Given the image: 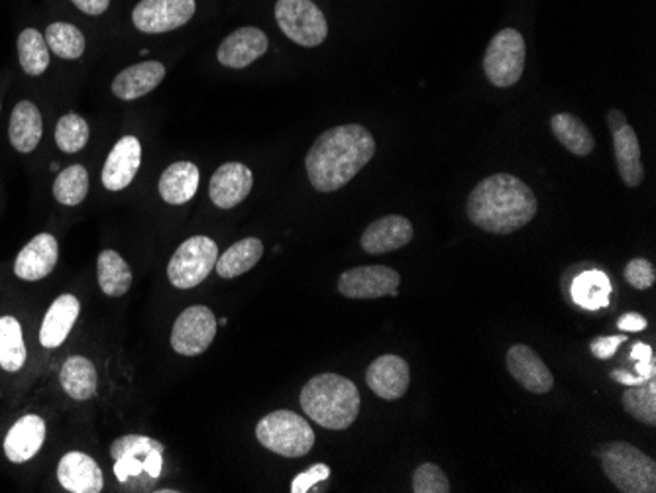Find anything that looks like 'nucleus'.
<instances>
[{
    "instance_id": "obj_1",
    "label": "nucleus",
    "mask_w": 656,
    "mask_h": 493,
    "mask_svg": "<svg viewBox=\"0 0 656 493\" xmlns=\"http://www.w3.org/2000/svg\"><path fill=\"white\" fill-rule=\"evenodd\" d=\"M375 154L372 132L362 124H344L314 140L305 159L309 181L321 193H333L350 183Z\"/></svg>"
},
{
    "instance_id": "obj_2",
    "label": "nucleus",
    "mask_w": 656,
    "mask_h": 493,
    "mask_svg": "<svg viewBox=\"0 0 656 493\" xmlns=\"http://www.w3.org/2000/svg\"><path fill=\"white\" fill-rule=\"evenodd\" d=\"M472 225L491 235H511L537 215V197L529 185L510 173L481 179L466 203Z\"/></svg>"
},
{
    "instance_id": "obj_3",
    "label": "nucleus",
    "mask_w": 656,
    "mask_h": 493,
    "mask_svg": "<svg viewBox=\"0 0 656 493\" xmlns=\"http://www.w3.org/2000/svg\"><path fill=\"white\" fill-rule=\"evenodd\" d=\"M362 397L350 380L338 374L314 375L301 392L305 413L331 431H344L358 419Z\"/></svg>"
},
{
    "instance_id": "obj_4",
    "label": "nucleus",
    "mask_w": 656,
    "mask_h": 493,
    "mask_svg": "<svg viewBox=\"0 0 656 493\" xmlns=\"http://www.w3.org/2000/svg\"><path fill=\"white\" fill-rule=\"evenodd\" d=\"M599 462L609 482L623 493H655L656 462L633 444L616 441L601 446Z\"/></svg>"
},
{
    "instance_id": "obj_5",
    "label": "nucleus",
    "mask_w": 656,
    "mask_h": 493,
    "mask_svg": "<svg viewBox=\"0 0 656 493\" xmlns=\"http://www.w3.org/2000/svg\"><path fill=\"white\" fill-rule=\"evenodd\" d=\"M255 436L267 450L284 458H299L311 453L314 431L301 414L294 411H274L265 414L255 426Z\"/></svg>"
},
{
    "instance_id": "obj_6",
    "label": "nucleus",
    "mask_w": 656,
    "mask_h": 493,
    "mask_svg": "<svg viewBox=\"0 0 656 493\" xmlns=\"http://www.w3.org/2000/svg\"><path fill=\"white\" fill-rule=\"evenodd\" d=\"M275 21L289 40L314 48L329 36V22L313 0H277Z\"/></svg>"
},
{
    "instance_id": "obj_7",
    "label": "nucleus",
    "mask_w": 656,
    "mask_h": 493,
    "mask_svg": "<svg viewBox=\"0 0 656 493\" xmlns=\"http://www.w3.org/2000/svg\"><path fill=\"white\" fill-rule=\"evenodd\" d=\"M218 260V246L215 240L206 237H193L177 248L169 260L167 277L177 289H191L201 286L208 274L215 269Z\"/></svg>"
},
{
    "instance_id": "obj_8",
    "label": "nucleus",
    "mask_w": 656,
    "mask_h": 493,
    "mask_svg": "<svg viewBox=\"0 0 656 493\" xmlns=\"http://www.w3.org/2000/svg\"><path fill=\"white\" fill-rule=\"evenodd\" d=\"M527 48L520 32L513 28L498 32L484 56V71L496 87H513L525 71Z\"/></svg>"
},
{
    "instance_id": "obj_9",
    "label": "nucleus",
    "mask_w": 656,
    "mask_h": 493,
    "mask_svg": "<svg viewBox=\"0 0 656 493\" xmlns=\"http://www.w3.org/2000/svg\"><path fill=\"white\" fill-rule=\"evenodd\" d=\"M216 336V316L205 305H193L177 316L171 330V346L177 354L199 356L213 345Z\"/></svg>"
},
{
    "instance_id": "obj_10",
    "label": "nucleus",
    "mask_w": 656,
    "mask_h": 493,
    "mask_svg": "<svg viewBox=\"0 0 656 493\" xmlns=\"http://www.w3.org/2000/svg\"><path fill=\"white\" fill-rule=\"evenodd\" d=\"M195 11V0H140L132 22L144 34H166L186 26Z\"/></svg>"
},
{
    "instance_id": "obj_11",
    "label": "nucleus",
    "mask_w": 656,
    "mask_h": 493,
    "mask_svg": "<svg viewBox=\"0 0 656 493\" xmlns=\"http://www.w3.org/2000/svg\"><path fill=\"white\" fill-rule=\"evenodd\" d=\"M338 291L346 299H378L399 293V274L387 266L346 269L338 279Z\"/></svg>"
},
{
    "instance_id": "obj_12",
    "label": "nucleus",
    "mask_w": 656,
    "mask_h": 493,
    "mask_svg": "<svg viewBox=\"0 0 656 493\" xmlns=\"http://www.w3.org/2000/svg\"><path fill=\"white\" fill-rule=\"evenodd\" d=\"M366 384L385 401H397L409 389L412 370L402 356H380L368 368Z\"/></svg>"
},
{
    "instance_id": "obj_13",
    "label": "nucleus",
    "mask_w": 656,
    "mask_h": 493,
    "mask_svg": "<svg viewBox=\"0 0 656 493\" xmlns=\"http://www.w3.org/2000/svg\"><path fill=\"white\" fill-rule=\"evenodd\" d=\"M252 188H254L252 169L238 161H228L216 169L208 185V195L216 207L232 208L250 195Z\"/></svg>"
},
{
    "instance_id": "obj_14",
    "label": "nucleus",
    "mask_w": 656,
    "mask_h": 493,
    "mask_svg": "<svg viewBox=\"0 0 656 493\" xmlns=\"http://www.w3.org/2000/svg\"><path fill=\"white\" fill-rule=\"evenodd\" d=\"M505 360L513 380L530 394H549L554 387V377L550 374L549 368L529 346H511Z\"/></svg>"
},
{
    "instance_id": "obj_15",
    "label": "nucleus",
    "mask_w": 656,
    "mask_h": 493,
    "mask_svg": "<svg viewBox=\"0 0 656 493\" xmlns=\"http://www.w3.org/2000/svg\"><path fill=\"white\" fill-rule=\"evenodd\" d=\"M267 46H270L267 34H264L260 28H254V26H248V28L232 32L220 44V48L216 51V58L220 61V65H225V68L244 70V68L252 65L255 60H260L264 56Z\"/></svg>"
},
{
    "instance_id": "obj_16",
    "label": "nucleus",
    "mask_w": 656,
    "mask_h": 493,
    "mask_svg": "<svg viewBox=\"0 0 656 493\" xmlns=\"http://www.w3.org/2000/svg\"><path fill=\"white\" fill-rule=\"evenodd\" d=\"M142 164V144L136 136H124L110 149L105 168H103V185L108 191H122L127 189Z\"/></svg>"
},
{
    "instance_id": "obj_17",
    "label": "nucleus",
    "mask_w": 656,
    "mask_h": 493,
    "mask_svg": "<svg viewBox=\"0 0 656 493\" xmlns=\"http://www.w3.org/2000/svg\"><path fill=\"white\" fill-rule=\"evenodd\" d=\"M58 240L44 232L32 238L26 246L20 250L14 262V274L24 281H39L48 277L58 264Z\"/></svg>"
},
{
    "instance_id": "obj_18",
    "label": "nucleus",
    "mask_w": 656,
    "mask_h": 493,
    "mask_svg": "<svg viewBox=\"0 0 656 493\" xmlns=\"http://www.w3.org/2000/svg\"><path fill=\"white\" fill-rule=\"evenodd\" d=\"M412 240L413 225L409 223V218L387 215V217L378 218L375 223L366 228L360 244L366 254L380 256V254H390L393 250L407 246Z\"/></svg>"
},
{
    "instance_id": "obj_19",
    "label": "nucleus",
    "mask_w": 656,
    "mask_h": 493,
    "mask_svg": "<svg viewBox=\"0 0 656 493\" xmlns=\"http://www.w3.org/2000/svg\"><path fill=\"white\" fill-rule=\"evenodd\" d=\"M162 454H164V444L156 441V438L142 436V434L120 436L110 446V456L115 460H130V462L142 464L147 478L152 482L162 476V468H164Z\"/></svg>"
},
{
    "instance_id": "obj_20",
    "label": "nucleus",
    "mask_w": 656,
    "mask_h": 493,
    "mask_svg": "<svg viewBox=\"0 0 656 493\" xmlns=\"http://www.w3.org/2000/svg\"><path fill=\"white\" fill-rule=\"evenodd\" d=\"M46 441V423L38 414H24L10 426L4 438V454L10 462H28Z\"/></svg>"
},
{
    "instance_id": "obj_21",
    "label": "nucleus",
    "mask_w": 656,
    "mask_h": 493,
    "mask_svg": "<svg viewBox=\"0 0 656 493\" xmlns=\"http://www.w3.org/2000/svg\"><path fill=\"white\" fill-rule=\"evenodd\" d=\"M58 480L71 493H98L105 483L98 464L83 453H68L59 460Z\"/></svg>"
},
{
    "instance_id": "obj_22",
    "label": "nucleus",
    "mask_w": 656,
    "mask_h": 493,
    "mask_svg": "<svg viewBox=\"0 0 656 493\" xmlns=\"http://www.w3.org/2000/svg\"><path fill=\"white\" fill-rule=\"evenodd\" d=\"M81 303L75 296H61L51 303L39 328V342L44 348H58L68 340L69 333L77 323Z\"/></svg>"
},
{
    "instance_id": "obj_23",
    "label": "nucleus",
    "mask_w": 656,
    "mask_h": 493,
    "mask_svg": "<svg viewBox=\"0 0 656 493\" xmlns=\"http://www.w3.org/2000/svg\"><path fill=\"white\" fill-rule=\"evenodd\" d=\"M166 77V68L159 61H142L120 71L112 81L115 97L122 100H134L156 89Z\"/></svg>"
},
{
    "instance_id": "obj_24",
    "label": "nucleus",
    "mask_w": 656,
    "mask_h": 493,
    "mask_svg": "<svg viewBox=\"0 0 656 493\" xmlns=\"http://www.w3.org/2000/svg\"><path fill=\"white\" fill-rule=\"evenodd\" d=\"M41 132L44 122L38 107L29 100H20L10 117V144L19 149L20 154H32L38 148Z\"/></svg>"
},
{
    "instance_id": "obj_25",
    "label": "nucleus",
    "mask_w": 656,
    "mask_h": 493,
    "mask_svg": "<svg viewBox=\"0 0 656 493\" xmlns=\"http://www.w3.org/2000/svg\"><path fill=\"white\" fill-rule=\"evenodd\" d=\"M199 168L191 161H176L162 173L159 195L169 205H186L199 189Z\"/></svg>"
},
{
    "instance_id": "obj_26",
    "label": "nucleus",
    "mask_w": 656,
    "mask_h": 493,
    "mask_svg": "<svg viewBox=\"0 0 656 493\" xmlns=\"http://www.w3.org/2000/svg\"><path fill=\"white\" fill-rule=\"evenodd\" d=\"M613 149H616V161L623 183L628 188H639L645 178V168L641 159L637 134L629 124L613 134Z\"/></svg>"
},
{
    "instance_id": "obj_27",
    "label": "nucleus",
    "mask_w": 656,
    "mask_h": 493,
    "mask_svg": "<svg viewBox=\"0 0 656 493\" xmlns=\"http://www.w3.org/2000/svg\"><path fill=\"white\" fill-rule=\"evenodd\" d=\"M61 387L77 401H87L97 394V370L85 356H71L61 365Z\"/></svg>"
},
{
    "instance_id": "obj_28",
    "label": "nucleus",
    "mask_w": 656,
    "mask_h": 493,
    "mask_svg": "<svg viewBox=\"0 0 656 493\" xmlns=\"http://www.w3.org/2000/svg\"><path fill=\"white\" fill-rule=\"evenodd\" d=\"M264 256V244L258 238H244L236 242L216 260V274L223 279H235L250 272Z\"/></svg>"
},
{
    "instance_id": "obj_29",
    "label": "nucleus",
    "mask_w": 656,
    "mask_h": 493,
    "mask_svg": "<svg viewBox=\"0 0 656 493\" xmlns=\"http://www.w3.org/2000/svg\"><path fill=\"white\" fill-rule=\"evenodd\" d=\"M550 129L564 148L574 156H589L596 148V140L592 136L588 127L569 112H559L550 119Z\"/></svg>"
},
{
    "instance_id": "obj_30",
    "label": "nucleus",
    "mask_w": 656,
    "mask_h": 493,
    "mask_svg": "<svg viewBox=\"0 0 656 493\" xmlns=\"http://www.w3.org/2000/svg\"><path fill=\"white\" fill-rule=\"evenodd\" d=\"M98 286L110 297L127 296L132 286V272L115 250H105L98 256Z\"/></svg>"
},
{
    "instance_id": "obj_31",
    "label": "nucleus",
    "mask_w": 656,
    "mask_h": 493,
    "mask_svg": "<svg viewBox=\"0 0 656 493\" xmlns=\"http://www.w3.org/2000/svg\"><path fill=\"white\" fill-rule=\"evenodd\" d=\"M572 299L579 303L582 309L588 311H598L601 306L608 305L609 291L611 284L609 277L599 272V269H589L580 274L574 284H572Z\"/></svg>"
},
{
    "instance_id": "obj_32",
    "label": "nucleus",
    "mask_w": 656,
    "mask_h": 493,
    "mask_svg": "<svg viewBox=\"0 0 656 493\" xmlns=\"http://www.w3.org/2000/svg\"><path fill=\"white\" fill-rule=\"evenodd\" d=\"M26 362V345L22 326L14 316H0V368L20 372Z\"/></svg>"
},
{
    "instance_id": "obj_33",
    "label": "nucleus",
    "mask_w": 656,
    "mask_h": 493,
    "mask_svg": "<svg viewBox=\"0 0 656 493\" xmlns=\"http://www.w3.org/2000/svg\"><path fill=\"white\" fill-rule=\"evenodd\" d=\"M19 58L22 70L32 77H38L48 70L49 50L46 36L34 28L22 32L19 38Z\"/></svg>"
},
{
    "instance_id": "obj_34",
    "label": "nucleus",
    "mask_w": 656,
    "mask_h": 493,
    "mask_svg": "<svg viewBox=\"0 0 656 493\" xmlns=\"http://www.w3.org/2000/svg\"><path fill=\"white\" fill-rule=\"evenodd\" d=\"M49 50L61 60H79L85 51V36L77 26L68 22H53L46 32Z\"/></svg>"
},
{
    "instance_id": "obj_35",
    "label": "nucleus",
    "mask_w": 656,
    "mask_h": 493,
    "mask_svg": "<svg viewBox=\"0 0 656 493\" xmlns=\"http://www.w3.org/2000/svg\"><path fill=\"white\" fill-rule=\"evenodd\" d=\"M88 193V173L83 166H69L53 183V197L65 207H77Z\"/></svg>"
},
{
    "instance_id": "obj_36",
    "label": "nucleus",
    "mask_w": 656,
    "mask_h": 493,
    "mask_svg": "<svg viewBox=\"0 0 656 493\" xmlns=\"http://www.w3.org/2000/svg\"><path fill=\"white\" fill-rule=\"evenodd\" d=\"M623 407L633 419L641 423H656V382L651 377L648 382L629 387L623 394Z\"/></svg>"
},
{
    "instance_id": "obj_37",
    "label": "nucleus",
    "mask_w": 656,
    "mask_h": 493,
    "mask_svg": "<svg viewBox=\"0 0 656 493\" xmlns=\"http://www.w3.org/2000/svg\"><path fill=\"white\" fill-rule=\"evenodd\" d=\"M88 124L83 117L69 112L61 117L56 129V144L65 154H77L87 146Z\"/></svg>"
},
{
    "instance_id": "obj_38",
    "label": "nucleus",
    "mask_w": 656,
    "mask_h": 493,
    "mask_svg": "<svg viewBox=\"0 0 656 493\" xmlns=\"http://www.w3.org/2000/svg\"><path fill=\"white\" fill-rule=\"evenodd\" d=\"M413 492L449 493L451 492V482L437 464L425 462L413 472Z\"/></svg>"
},
{
    "instance_id": "obj_39",
    "label": "nucleus",
    "mask_w": 656,
    "mask_h": 493,
    "mask_svg": "<svg viewBox=\"0 0 656 493\" xmlns=\"http://www.w3.org/2000/svg\"><path fill=\"white\" fill-rule=\"evenodd\" d=\"M625 279H628L629 286L635 287L639 291H645L655 284V266L645 257H635L625 267Z\"/></svg>"
},
{
    "instance_id": "obj_40",
    "label": "nucleus",
    "mask_w": 656,
    "mask_h": 493,
    "mask_svg": "<svg viewBox=\"0 0 656 493\" xmlns=\"http://www.w3.org/2000/svg\"><path fill=\"white\" fill-rule=\"evenodd\" d=\"M331 476V468L326 464H314L309 470L299 473L291 483V492L294 493H307L311 488H314L317 483L323 482Z\"/></svg>"
},
{
    "instance_id": "obj_41",
    "label": "nucleus",
    "mask_w": 656,
    "mask_h": 493,
    "mask_svg": "<svg viewBox=\"0 0 656 493\" xmlns=\"http://www.w3.org/2000/svg\"><path fill=\"white\" fill-rule=\"evenodd\" d=\"M628 340V336H604L592 342V354L599 358V360H608L611 356L618 352L619 345H623Z\"/></svg>"
},
{
    "instance_id": "obj_42",
    "label": "nucleus",
    "mask_w": 656,
    "mask_h": 493,
    "mask_svg": "<svg viewBox=\"0 0 656 493\" xmlns=\"http://www.w3.org/2000/svg\"><path fill=\"white\" fill-rule=\"evenodd\" d=\"M79 11L85 12L88 16H98L103 12H107L110 7V0H71Z\"/></svg>"
},
{
    "instance_id": "obj_43",
    "label": "nucleus",
    "mask_w": 656,
    "mask_h": 493,
    "mask_svg": "<svg viewBox=\"0 0 656 493\" xmlns=\"http://www.w3.org/2000/svg\"><path fill=\"white\" fill-rule=\"evenodd\" d=\"M618 328L623 333H639V330L647 328V321L637 313H629V315L619 318Z\"/></svg>"
},
{
    "instance_id": "obj_44",
    "label": "nucleus",
    "mask_w": 656,
    "mask_h": 493,
    "mask_svg": "<svg viewBox=\"0 0 656 493\" xmlns=\"http://www.w3.org/2000/svg\"><path fill=\"white\" fill-rule=\"evenodd\" d=\"M608 122L611 134H616L618 130L623 129V127H628V119H625V115H623L621 110H609Z\"/></svg>"
},
{
    "instance_id": "obj_45",
    "label": "nucleus",
    "mask_w": 656,
    "mask_h": 493,
    "mask_svg": "<svg viewBox=\"0 0 656 493\" xmlns=\"http://www.w3.org/2000/svg\"><path fill=\"white\" fill-rule=\"evenodd\" d=\"M653 356V348L647 345H643V342H637V345L633 346V352H631V358L633 360H643V358H651Z\"/></svg>"
},
{
    "instance_id": "obj_46",
    "label": "nucleus",
    "mask_w": 656,
    "mask_h": 493,
    "mask_svg": "<svg viewBox=\"0 0 656 493\" xmlns=\"http://www.w3.org/2000/svg\"><path fill=\"white\" fill-rule=\"evenodd\" d=\"M49 169H51V171H59V166L58 164H51V166H49Z\"/></svg>"
}]
</instances>
